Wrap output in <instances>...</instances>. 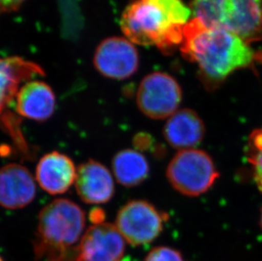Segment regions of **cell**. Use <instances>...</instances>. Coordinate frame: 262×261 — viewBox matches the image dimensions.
<instances>
[{
  "mask_svg": "<svg viewBox=\"0 0 262 261\" xmlns=\"http://www.w3.org/2000/svg\"><path fill=\"white\" fill-rule=\"evenodd\" d=\"M75 187L80 199L89 205H102L114 196L112 173L101 163L89 160L77 169Z\"/></svg>",
  "mask_w": 262,
  "mask_h": 261,
  "instance_id": "cell-10",
  "label": "cell"
},
{
  "mask_svg": "<svg viewBox=\"0 0 262 261\" xmlns=\"http://www.w3.org/2000/svg\"><path fill=\"white\" fill-rule=\"evenodd\" d=\"M125 241L116 225L94 224L88 228L80 243V261H121Z\"/></svg>",
  "mask_w": 262,
  "mask_h": 261,
  "instance_id": "cell-9",
  "label": "cell"
},
{
  "mask_svg": "<svg viewBox=\"0 0 262 261\" xmlns=\"http://www.w3.org/2000/svg\"><path fill=\"white\" fill-rule=\"evenodd\" d=\"M27 0H0V16L15 12Z\"/></svg>",
  "mask_w": 262,
  "mask_h": 261,
  "instance_id": "cell-19",
  "label": "cell"
},
{
  "mask_svg": "<svg viewBox=\"0 0 262 261\" xmlns=\"http://www.w3.org/2000/svg\"><path fill=\"white\" fill-rule=\"evenodd\" d=\"M180 49L184 58L197 64L201 81L210 90L260 59L241 37L220 27H206L197 18L184 26Z\"/></svg>",
  "mask_w": 262,
  "mask_h": 261,
  "instance_id": "cell-1",
  "label": "cell"
},
{
  "mask_svg": "<svg viewBox=\"0 0 262 261\" xmlns=\"http://www.w3.org/2000/svg\"><path fill=\"white\" fill-rule=\"evenodd\" d=\"M168 219L165 212L145 200H132L117 213L116 227L133 246L148 244L157 238Z\"/></svg>",
  "mask_w": 262,
  "mask_h": 261,
  "instance_id": "cell-6",
  "label": "cell"
},
{
  "mask_svg": "<svg viewBox=\"0 0 262 261\" xmlns=\"http://www.w3.org/2000/svg\"><path fill=\"white\" fill-rule=\"evenodd\" d=\"M0 261H4V259H3L2 258H1V257H0Z\"/></svg>",
  "mask_w": 262,
  "mask_h": 261,
  "instance_id": "cell-22",
  "label": "cell"
},
{
  "mask_svg": "<svg viewBox=\"0 0 262 261\" xmlns=\"http://www.w3.org/2000/svg\"><path fill=\"white\" fill-rule=\"evenodd\" d=\"M36 182L28 168L9 164L0 168V205L6 209L26 207L34 200Z\"/></svg>",
  "mask_w": 262,
  "mask_h": 261,
  "instance_id": "cell-11",
  "label": "cell"
},
{
  "mask_svg": "<svg viewBox=\"0 0 262 261\" xmlns=\"http://www.w3.org/2000/svg\"><path fill=\"white\" fill-rule=\"evenodd\" d=\"M94 64L107 78L125 80L139 69V54L134 44L126 37H107L95 50Z\"/></svg>",
  "mask_w": 262,
  "mask_h": 261,
  "instance_id": "cell-8",
  "label": "cell"
},
{
  "mask_svg": "<svg viewBox=\"0 0 262 261\" xmlns=\"http://www.w3.org/2000/svg\"><path fill=\"white\" fill-rule=\"evenodd\" d=\"M77 169L71 158L57 151L46 154L36 168V180L50 194H62L74 184Z\"/></svg>",
  "mask_w": 262,
  "mask_h": 261,
  "instance_id": "cell-13",
  "label": "cell"
},
{
  "mask_svg": "<svg viewBox=\"0 0 262 261\" xmlns=\"http://www.w3.org/2000/svg\"><path fill=\"white\" fill-rule=\"evenodd\" d=\"M151 139L148 134H144L140 133L139 135L136 136V138L134 139V146H136L137 148L141 149V150H146L150 147Z\"/></svg>",
  "mask_w": 262,
  "mask_h": 261,
  "instance_id": "cell-20",
  "label": "cell"
},
{
  "mask_svg": "<svg viewBox=\"0 0 262 261\" xmlns=\"http://www.w3.org/2000/svg\"><path fill=\"white\" fill-rule=\"evenodd\" d=\"M45 75L42 67L23 57L0 58V115L15 102L23 84Z\"/></svg>",
  "mask_w": 262,
  "mask_h": 261,
  "instance_id": "cell-12",
  "label": "cell"
},
{
  "mask_svg": "<svg viewBox=\"0 0 262 261\" xmlns=\"http://www.w3.org/2000/svg\"><path fill=\"white\" fill-rule=\"evenodd\" d=\"M86 215L72 200L58 199L40 212L33 241L36 259L80 261L79 247L84 234Z\"/></svg>",
  "mask_w": 262,
  "mask_h": 261,
  "instance_id": "cell-3",
  "label": "cell"
},
{
  "mask_svg": "<svg viewBox=\"0 0 262 261\" xmlns=\"http://www.w3.org/2000/svg\"><path fill=\"white\" fill-rule=\"evenodd\" d=\"M191 10L183 0H134L121 15V31L134 45L170 53L183 40Z\"/></svg>",
  "mask_w": 262,
  "mask_h": 261,
  "instance_id": "cell-2",
  "label": "cell"
},
{
  "mask_svg": "<svg viewBox=\"0 0 262 261\" xmlns=\"http://www.w3.org/2000/svg\"><path fill=\"white\" fill-rule=\"evenodd\" d=\"M190 10L208 27H220L250 44L262 38V0H193Z\"/></svg>",
  "mask_w": 262,
  "mask_h": 261,
  "instance_id": "cell-4",
  "label": "cell"
},
{
  "mask_svg": "<svg viewBox=\"0 0 262 261\" xmlns=\"http://www.w3.org/2000/svg\"><path fill=\"white\" fill-rule=\"evenodd\" d=\"M245 155L252 166L253 180L262 192V128L255 129L250 133Z\"/></svg>",
  "mask_w": 262,
  "mask_h": 261,
  "instance_id": "cell-17",
  "label": "cell"
},
{
  "mask_svg": "<svg viewBox=\"0 0 262 261\" xmlns=\"http://www.w3.org/2000/svg\"><path fill=\"white\" fill-rule=\"evenodd\" d=\"M183 91L178 81L166 72L147 75L139 84L136 102L144 116L154 120L169 118L178 111Z\"/></svg>",
  "mask_w": 262,
  "mask_h": 261,
  "instance_id": "cell-7",
  "label": "cell"
},
{
  "mask_svg": "<svg viewBox=\"0 0 262 261\" xmlns=\"http://www.w3.org/2000/svg\"><path fill=\"white\" fill-rule=\"evenodd\" d=\"M115 178L124 187L139 186L148 178L149 165L145 156L135 149L119 151L112 160Z\"/></svg>",
  "mask_w": 262,
  "mask_h": 261,
  "instance_id": "cell-16",
  "label": "cell"
},
{
  "mask_svg": "<svg viewBox=\"0 0 262 261\" xmlns=\"http://www.w3.org/2000/svg\"><path fill=\"white\" fill-rule=\"evenodd\" d=\"M166 177L176 191L188 197H197L215 184L219 171L210 155L191 148L174 156L166 169Z\"/></svg>",
  "mask_w": 262,
  "mask_h": 261,
  "instance_id": "cell-5",
  "label": "cell"
},
{
  "mask_svg": "<svg viewBox=\"0 0 262 261\" xmlns=\"http://www.w3.org/2000/svg\"><path fill=\"white\" fill-rule=\"evenodd\" d=\"M259 223H260V227L262 230V208L261 209H260V221H259Z\"/></svg>",
  "mask_w": 262,
  "mask_h": 261,
  "instance_id": "cell-21",
  "label": "cell"
},
{
  "mask_svg": "<svg viewBox=\"0 0 262 261\" xmlns=\"http://www.w3.org/2000/svg\"><path fill=\"white\" fill-rule=\"evenodd\" d=\"M205 126L199 114L190 108H183L169 117L163 129L164 138L172 148L179 150L194 148L201 143Z\"/></svg>",
  "mask_w": 262,
  "mask_h": 261,
  "instance_id": "cell-15",
  "label": "cell"
},
{
  "mask_svg": "<svg viewBox=\"0 0 262 261\" xmlns=\"http://www.w3.org/2000/svg\"><path fill=\"white\" fill-rule=\"evenodd\" d=\"M144 261H186L180 252L170 247L160 246L152 249Z\"/></svg>",
  "mask_w": 262,
  "mask_h": 261,
  "instance_id": "cell-18",
  "label": "cell"
},
{
  "mask_svg": "<svg viewBox=\"0 0 262 261\" xmlns=\"http://www.w3.org/2000/svg\"><path fill=\"white\" fill-rule=\"evenodd\" d=\"M15 104V111L20 116L41 122L53 116L56 99L50 85L33 79L20 86Z\"/></svg>",
  "mask_w": 262,
  "mask_h": 261,
  "instance_id": "cell-14",
  "label": "cell"
}]
</instances>
